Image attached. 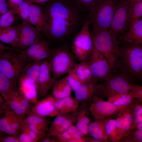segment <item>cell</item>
<instances>
[{
    "label": "cell",
    "mask_w": 142,
    "mask_h": 142,
    "mask_svg": "<svg viewBox=\"0 0 142 142\" xmlns=\"http://www.w3.org/2000/svg\"><path fill=\"white\" fill-rule=\"evenodd\" d=\"M55 101L53 96L48 95L32 106L28 114L52 117L55 109Z\"/></svg>",
    "instance_id": "obj_16"
},
{
    "label": "cell",
    "mask_w": 142,
    "mask_h": 142,
    "mask_svg": "<svg viewBox=\"0 0 142 142\" xmlns=\"http://www.w3.org/2000/svg\"><path fill=\"white\" fill-rule=\"evenodd\" d=\"M103 119L106 133L109 140L113 142L119 141L115 120L111 118Z\"/></svg>",
    "instance_id": "obj_31"
},
{
    "label": "cell",
    "mask_w": 142,
    "mask_h": 142,
    "mask_svg": "<svg viewBox=\"0 0 142 142\" xmlns=\"http://www.w3.org/2000/svg\"><path fill=\"white\" fill-rule=\"evenodd\" d=\"M79 130L76 126L72 125L66 131L71 135Z\"/></svg>",
    "instance_id": "obj_55"
},
{
    "label": "cell",
    "mask_w": 142,
    "mask_h": 142,
    "mask_svg": "<svg viewBox=\"0 0 142 142\" xmlns=\"http://www.w3.org/2000/svg\"><path fill=\"white\" fill-rule=\"evenodd\" d=\"M19 27V24L0 30V42L8 44L13 48L17 37Z\"/></svg>",
    "instance_id": "obj_23"
},
{
    "label": "cell",
    "mask_w": 142,
    "mask_h": 142,
    "mask_svg": "<svg viewBox=\"0 0 142 142\" xmlns=\"http://www.w3.org/2000/svg\"><path fill=\"white\" fill-rule=\"evenodd\" d=\"M133 84L117 69L111 71L102 82L97 84L94 95L103 99L117 93L129 92Z\"/></svg>",
    "instance_id": "obj_5"
},
{
    "label": "cell",
    "mask_w": 142,
    "mask_h": 142,
    "mask_svg": "<svg viewBox=\"0 0 142 142\" xmlns=\"http://www.w3.org/2000/svg\"><path fill=\"white\" fill-rule=\"evenodd\" d=\"M56 116L53 121L49 130V133L51 135H53L67 118L63 115H58Z\"/></svg>",
    "instance_id": "obj_38"
},
{
    "label": "cell",
    "mask_w": 142,
    "mask_h": 142,
    "mask_svg": "<svg viewBox=\"0 0 142 142\" xmlns=\"http://www.w3.org/2000/svg\"><path fill=\"white\" fill-rule=\"evenodd\" d=\"M6 0H0V16L9 10V6Z\"/></svg>",
    "instance_id": "obj_48"
},
{
    "label": "cell",
    "mask_w": 142,
    "mask_h": 142,
    "mask_svg": "<svg viewBox=\"0 0 142 142\" xmlns=\"http://www.w3.org/2000/svg\"><path fill=\"white\" fill-rule=\"evenodd\" d=\"M25 64L21 60L19 54L5 53L4 57L0 59V73L16 84Z\"/></svg>",
    "instance_id": "obj_8"
},
{
    "label": "cell",
    "mask_w": 142,
    "mask_h": 142,
    "mask_svg": "<svg viewBox=\"0 0 142 142\" xmlns=\"http://www.w3.org/2000/svg\"><path fill=\"white\" fill-rule=\"evenodd\" d=\"M81 109L78 113L76 126L84 135H87L89 133L90 119L87 116V110L84 109Z\"/></svg>",
    "instance_id": "obj_30"
},
{
    "label": "cell",
    "mask_w": 142,
    "mask_h": 142,
    "mask_svg": "<svg viewBox=\"0 0 142 142\" xmlns=\"http://www.w3.org/2000/svg\"><path fill=\"white\" fill-rule=\"evenodd\" d=\"M89 133L92 137L101 142H106L109 139L106 133L103 119L94 120L88 125Z\"/></svg>",
    "instance_id": "obj_21"
},
{
    "label": "cell",
    "mask_w": 142,
    "mask_h": 142,
    "mask_svg": "<svg viewBox=\"0 0 142 142\" xmlns=\"http://www.w3.org/2000/svg\"><path fill=\"white\" fill-rule=\"evenodd\" d=\"M136 100L129 104L134 116H142V105Z\"/></svg>",
    "instance_id": "obj_43"
},
{
    "label": "cell",
    "mask_w": 142,
    "mask_h": 142,
    "mask_svg": "<svg viewBox=\"0 0 142 142\" xmlns=\"http://www.w3.org/2000/svg\"><path fill=\"white\" fill-rule=\"evenodd\" d=\"M16 14L14 11L9 9L0 16V30L13 26L16 19Z\"/></svg>",
    "instance_id": "obj_34"
},
{
    "label": "cell",
    "mask_w": 142,
    "mask_h": 142,
    "mask_svg": "<svg viewBox=\"0 0 142 142\" xmlns=\"http://www.w3.org/2000/svg\"><path fill=\"white\" fill-rule=\"evenodd\" d=\"M9 93L29 113L32 107L31 103L21 94L19 91L14 88Z\"/></svg>",
    "instance_id": "obj_36"
},
{
    "label": "cell",
    "mask_w": 142,
    "mask_h": 142,
    "mask_svg": "<svg viewBox=\"0 0 142 142\" xmlns=\"http://www.w3.org/2000/svg\"><path fill=\"white\" fill-rule=\"evenodd\" d=\"M53 49L52 54L47 60L53 77L57 79L74 69L77 63L76 59L68 45L62 46Z\"/></svg>",
    "instance_id": "obj_6"
},
{
    "label": "cell",
    "mask_w": 142,
    "mask_h": 142,
    "mask_svg": "<svg viewBox=\"0 0 142 142\" xmlns=\"http://www.w3.org/2000/svg\"><path fill=\"white\" fill-rule=\"evenodd\" d=\"M23 0H13L10 2H8L9 9H11L17 6Z\"/></svg>",
    "instance_id": "obj_52"
},
{
    "label": "cell",
    "mask_w": 142,
    "mask_h": 142,
    "mask_svg": "<svg viewBox=\"0 0 142 142\" xmlns=\"http://www.w3.org/2000/svg\"><path fill=\"white\" fill-rule=\"evenodd\" d=\"M119 0H96L89 14L92 31L108 30L111 24Z\"/></svg>",
    "instance_id": "obj_4"
},
{
    "label": "cell",
    "mask_w": 142,
    "mask_h": 142,
    "mask_svg": "<svg viewBox=\"0 0 142 142\" xmlns=\"http://www.w3.org/2000/svg\"><path fill=\"white\" fill-rule=\"evenodd\" d=\"M27 125L36 135L38 141H40L47 134L46 133L47 131L37 126L32 125Z\"/></svg>",
    "instance_id": "obj_42"
},
{
    "label": "cell",
    "mask_w": 142,
    "mask_h": 142,
    "mask_svg": "<svg viewBox=\"0 0 142 142\" xmlns=\"http://www.w3.org/2000/svg\"><path fill=\"white\" fill-rule=\"evenodd\" d=\"M51 135L49 133L46 134L40 141L42 142H55L54 140L52 139L50 137Z\"/></svg>",
    "instance_id": "obj_54"
},
{
    "label": "cell",
    "mask_w": 142,
    "mask_h": 142,
    "mask_svg": "<svg viewBox=\"0 0 142 142\" xmlns=\"http://www.w3.org/2000/svg\"><path fill=\"white\" fill-rule=\"evenodd\" d=\"M7 0V1L8 2H10L12 1L13 0Z\"/></svg>",
    "instance_id": "obj_63"
},
{
    "label": "cell",
    "mask_w": 142,
    "mask_h": 142,
    "mask_svg": "<svg viewBox=\"0 0 142 142\" xmlns=\"http://www.w3.org/2000/svg\"><path fill=\"white\" fill-rule=\"evenodd\" d=\"M0 142H20L18 136L10 135L3 136L0 138Z\"/></svg>",
    "instance_id": "obj_47"
},
{
    "label": "cell",
    "mask_w": 142,
    "mask_h": 142,
    "mask_svg": "<svg viewBox=\"0 0 142 142\" xmlns=\"http://www.w3.org/2000/svg\"><path fill=\"white\" fill-rule=\"evenodd\" d=\"M73 0L86 12L89 13L92 7L96 0Z\"/></svg>",
    "instance_id": "obj_39"
},
{
    "label": "cell",
    "mask_w": 142,
    "mask_h": 142,
    "mask_svg": "<svg viewBox=\"0 0 142 142\" xmlns=\"http://www.w3.org/2000/svg\"><path fill=\"white\" fill-rule=\"evenodd\" d=\"M128 0H119L111 25L108 31L117 37L127 28L129 14Z\"/></svg>",
    "instance_id": "obj_10"
},
{
    "label": "cell",
    "mask_w": 142,
    "mask_h": 142,
    "mask_svg": "<svg viewBox=\"0 0 142 142\" xmlns=\"http://www.w3.org/2000/svg\"><path fill=\"white\" fill-rule=\"evenodd\" d=\"M4 112L9 123L8 134L10 135L18 137L21 130L24 118L20 117L8 109L4 110Z\"/></svg>",
    "instance_id": "obj_19"
},
{
    "label": "cell",
    "mask_w": 142,
    "mask_h": 142,
    "mask_svg": "<svg viewBox=\"0 0 142 142\" xmlns=\"http://www.w3.org/2000/svg\"><path fill=\"white\" fill-rule=\"evenodd\" d=\"M20 90L22 95L31 103L37 102V92L36 86L32 84L24 82L20 83Z\"/></svg>",
    "instance_id": "obj_27"
},
{
    "label": "cell",
    "mask_w": 142,
    "mask_h": 142,
    "mask_svg": "<svg viewBox=\"0 0 142 142\" xmlns=\"http://www.w3.org/2000/svg\"><path fill=\"white\" fill-rule=\"evenodd\" d=\"M5 53L4 52H0V59L2 58L4 55Z\"/></svg>",
    "instance_id": "obj_61"
},
{
    "label": "cell",
    "mask_w": 142,
    "mask_h": 142,
    "mask_svg": "<svg viewBox=\"0 0 142 142\" xmlns=\"http://www.w3.org/2000/svg\"><path fill=\"white\" fill-rule=\"evenodd\" d=\"M49 63L47 60H42L40 64L38 79V95L40 97L45 96L52 88L57 79L51 76Z\"/></svg>",
    "instance_id": "obj_13"
},
{
    "label": "cell",
    "mask_w": 142,
    "mask_h": 142,
    "mask_svg": "<svg viewBox=\"0 0 142 142\" xmlns=\"http://www.w3.org/2000/svg\"><path fill=\"white\" fill-rule=\"evenodd\" d=\"M52 0H31L32 3H35L39 4L44 5L48 3Z\"/></svg>",
    "instance_id": "obj_56"
},
{
    "label": "cell",
    "mask_w": 142,
    "mask_h": 142,
    "mask_svg": "<svg viewBox=\"0 0 142 142\" xmlns=\"http://www.w3.org/2000/svg\"><path fill=\"white\" fill-rule=\"evenodd\" d=\"M129 9L132 8L134 5L136 3L142 1V0H128Z\"/></svg>",
    "instance_id": "obj_57"
},
{
    "label": "cell",
    "mask_w": 142,
    "mask_h": 142,
    "mask_svg": "<svg viewBox=\"0 0 142 142\" xmlns=\"http://www.w3.org/2000/svg\"><path fill=\"white\" fill-rule=\"evenodd\" d=\"M85 60L89 65L93 77L99 80H103L110 74L111 71L108 62L94 47Z\"/></svg>",
    "instance_id": "obj_12"
},
{
    "label": "cell",
    "mask_w": 142,
    "mask_h": 142,
    "mask_svg": "<svg viewBox=\"0 0 142 142\" xmlns=\"http://www.w3.org/2000/svg\"><path fill=\"white\" fill-rule=\"evenodd\" d=\"M73 70L82 83L89 82L95 78L89 65L85 60L77 63Z\"/></svg>",
    "instance_id": "obj_24"
},
{
    "label": "cell",
    "mask_w": 142,
    "mask_h": 142,
    "mask_svg": "<svg viewBox=\"0 0 142 142\" xmlns=\"http://www.w3.org/2000/svg\"><path fill=\"white\" fill-rule=\"evenodd\" d=\"M136 100L130 92L118 93L108 97V101L118 106H127Z\"/></svg>",
    "instance_id": "obj_26"
},
{
    "label": "cell",
    "mask_w": 142,
    "mask_h": 142,
    "mask_svg": "<svg viewBox=\"0 0 142 142\" xmlns=\"http://www.w3.org/2000/svg\"><path fill=\"white\" fill-rule=\"evenodd\" d=\"M121 111L118 114V117L115 120L119 141L121 140V139L122 128L123 119Z\"/></svg>",
    "instance_id": "obj_45"
},
{
    "label": "cell",
    "mask_w": 142,
    "mask_h": 142,
    "mask_svg": "<svg viewBox=\"0 0 142 142\" xmlns=\"http://www.w3.org/2000/svg\"><path fill=\"white\" fill-rule=\"evenodd\" d=\"M142 122V116H134L131 125V130L134 129L139 123Z\"/></svg>",
    "instance_id": "obj_50"
},
{
    "label": "cell",
    "mask_w": 142,
    "mask_h": 142,
    "mask_svg": "<svg viewBox=\"0 0 142 142\" xmlns=\"http://www.w3.org/2000/svg\"><path fill=\"white\" fill-rule=\"evenodd\" d=\"M21 130L26 134L33 142H36L38 141V138L36 135L27 124L23 123Z\"/></svg>",
    "instance_id": "obj_44"
},
{
    "label": "cell",
    "mask_w": 142,
    "mask_h": 142,
    "mask_svg": "<svg viewBox=\"0 0 142 142\" xmlns=\"http://www.w3.org/2000/svg\"><path fill=\"white\" fill-rule=\"evenodd\" d=\"M3 133L0 131V138L3 136Z\"/></svg>",
    "instance_id": "obj_62"
},
{
    "label": "cell",
    "mask_w": 142,
    "mask_h": 142,
    "mask_svg": "<svg viewBox=\"0 0 142 142\" xmlns=\"http://www.w3.org/2000/svg\"><path fill=\"white\" fill-rule=\"evenodd\" d=\"M133 137V141L139 142L140 140L142 139V130H137L134 133Z\"/></svg>",
    "instance_id": "obj_51"
},
{
    "label": "cell",
    "mask_w": 142,
    "mask_h": 142,
    "mask_svg": "<svg viewBox=\"0 0 142 142\" xmlns=\"http://www.w3.org/2000/svg\"><path fill=\"white\" fill-rule=\"evenodd\" d=\"M32 3L31 0H24L17 6L10 9L14 11L16 15L22 20L23 22L29 23V8Z\"/></svg>",
    "instance_id": "obj_28"
},
{
    "label": "cell",
    "mask_w": 142,
    "mask_h": 142,
    "mask_svg": "<svg viewBox=\"0 0 142 142\" xmlns=\"http://www.w3.org/2000/svg\"><path fill=\"white\" fill-rule=\"evenodd\" d=\"M142 16V1L136 3L129 9L127 27L129 28L139 21Z\"/></svg>",
    "instance_id": "obj_32"
},
{
    "label": "cell",
    "mask_w": 142,
    "mask_h": 142,
    "mask_svg": "<svg viewBox=\"0 0 142 142\" xmlns=\"http://www.w3.org/2000/svg\"><path fill=\"white\" fill-rule=\"evenodd\" d=\"M0 94H1L0 93ZM3 97L0 95V107L2 106L4 102V100L2 98Z\"/></svg>",
    "instance_id": "obj_60"
},
{
    "label": "cell",
    "mask_w": 142,
    "mask_h": 142,
    "mask_svg": "<svg viewBox=\"0 0 142 142\" xmlns=\"http://www.w3.org/2000/svg\"><path fill=\"white\" fill-rule=\"evenodd\" d=\"M47 22L45 35L53 49L70 46L72 40L89 16L73 0H52L44 10Z\"/></svg>",
    "instance_id": "obj_1"
},
{
    "label": "cell",
    "mask_w": 142,
    "mask_h": 142,
    "mask_svg": "<svg viewBox=\"0 0 142 142\" xmlns=\"http://www.w3.org/2000/svg\"><path fill=\"white\" fill-rule=\"evenodd\" d=\"M90 25V22L88 18L74 37L70 46L71 50L76 59L81 62L87 59L93 48L89 30Z\"/></svg>",
    "instance_id": "obj_7"
},
{
    "label": "cell",
    "mask_w": 142,
    "mask_h": 142,
    "mask_svg": "<svg viewBox=\"0 0 142 142\" xmlns=\"http://www.w3.org/2000/svg\"><path fill=\"white\" fill-rule=\"evenodd\" d=\"M42 61H32L26 63L19 82H25L33 84L36 86L37 89L40 65Z\"/></svg>",
    "instance_id": "obj_15"
},
{
    "label": "cell",
    "mask_w": 142,
    "mask_h": 142,
    "mask_svg": "<svg viewBox=\"0 0 142 142\" xmlns=\"http://www.w3.org/2000/svg\"><path fill=\"white\" fill-rule=\"evenodd\" d=\"M98 81L94 78L89 82L82 83L74 91V98L79 103H84L92 99Z\"/></svg>",
    "instance_id": "obj_17"
},
{
    "label": "cell",
    "mask_w": 142,
    "mask_h": 142,
    "mask_svg": "<svg viewBox=\"0 0 142 142\" xmlns=\"http://www.w3.org/2000/svg\"><path fill=\"white\" fill-rule=\"evenodd\" d=\"M4 102L0 107V111L8 109L20 117L24 118L25 115L29 112L20 104L8 93L2 95Z\"/></svg>",
    "instance_id": "obj_18"
},
{
    "label": "cell",
    "mask_w": 142,
    "mask_h": 142,
    "mask_svg": "<svg viewBox=\"0 0 142 142\" xmlns=\"http://www.w3.org/2000/svg\"><path fill=\"white\" fill-rule=\"evenodd\" d=\"M120 48L117 69L133 84L142 79V45L137 42L122 43Z\"/></svg>",
    "instance_id": "obj_2"
},
{
    "label": "cell",
    "mask_w": 142,
    "mask_h": 142,
    "mask_svg": "<svg viewBox=\"0 0 142 142\" xmlns=\"http://www.w3.org/2000/svg\"><path fill=\"white\" fill-rule=\"evenodd\" d=\"M121 112L123 119L121 140L128 136L130 134L134 116L129 105L122 110Z\"/></svg>",
    "instance_id": "obj_25"
},
{
    "label": "cell",
    "mask_w": 142,
    "mask_h": 142,
    "mask_svg": "<svg viewBox=\"0 0 142 142\" xmlns=\"http://www.w3.org/2000/svg\"><path fill=\"white\" fill-rule=\"evenodd\" d=\"M23 123L35 125L47 131L48 130V122L46 116L35 114H28L23 119Z\"/></svg>",
    "instance_id": "obj_29"
},
{
    "label": "cell",
    "mask_w": 142,
    "mask_h": 142,
    "mask_svg": "<svg viewBox=\"0 0 142 142\" xmlns=\"http://www.w3.org/2000/svg\"><path fill=\"white\" fill-rule=\"evenodd\" d=\"M130 92L133 98L139 101L142 99V87L136 84H133Z\"/></svg>",
    "instance_id": "obj_40"
},
{
    "label": "cell",
    "mask_w": 142,
    "mask_h": 142,
    "mask_svg": "<svg viewBox=\"0 0 142 142\" xmlns=\"http://www.w3.org/2000/svg\"><path fill=\"white\" fill-rule=\"evenodd\" d=\"M57 137L59 141L62 142H71L74 139L67 131L59 134L55 136Z\"/></svg>",
    "instance_id": "obj_46"
},
{
    "label": "cell",
    "mask_w": 142,
    "mask_h": 142,
    "mask_svg": "<svg viewBox=\"0 0 142 142\" xmlns=\"http://www.w3.org/2000/svg\"><path fill=\"white\" fill-rule=\"evenodd\" d=\"M63 100L60 115L71 112H74L79 108V103L70 96L63 98Z\"/></svg>",
    "instance_id": "obj_33"
},
{
    "label": "cell",
    "mask_w": 142,
    "mask_h": 142,
    "mask_svg": "<svg viewBox=\"0 0 142 142\" xmlns=\"http://www.w3.org/2000/svg\"><path fill=\"white\" fill-rule=\"evenodd\" d=\"M8 50L17 51L15 49L12 47L11 48L6 46L2 43L0 42V52H4V50Z\"/></svg>",
    "instance_id": "obj_53"
},
{
    "label": "cell",
    "mask_w": 142,
    "mask_h": 142,
    "mask_svg": "<svg viewBox=\"0 0 142 142\" xmlns=\"http://www.w3.org/2000/svg\"><path fill=\"white\" fill-rule=\"evenodd\" d=\"M18 138L20 142H33L28 136L21 130L19 135Z\"/></svg>",
    "instance_id": "obj_49"
},
{
    "label": "cell",
    "mask_w": 142,
    "mask_h": 142,
    "mask_svg": "<svg viewBox=\"0 0 142 142\" xmlns=\"http://www.w3.org/2000/svg\"><path fill=\"white\" fill-rule=\"evenodd\" d=\"M88 110L94 120L103 119L109 116L118 114L127 106H115L110 102L99 98L94 95Z\"/></svg>",
    "instance_id": "obj_11"
},
{
    "label": "cell",
    "mask_w": 142,
    "mask_h": 142,
    "mask_svg": "<svg viewBox=\"0 0 142 142\" xmlns=\"http://www.w3.org/2000/svg\"><path fill=\"white\" fill-rule=\"evenodd\" d=\"M92 31L93 47L106 59L111 72L117 69L120 50L117 37L108 30Z\"/></svg>",
    "instance_id": "obj_3"
},
{
    "label": "cell",
    "mask_w": 142,
    "mask_h": 142,
    "mask_svg": "<svg viewBox=\"0 0 142 142\" xmlns=\"http://www.w3.org/2000/svg\"><path fill=\"white\" fill-rule=\"evenodd\" d=\"M68 83L72 90L75 91L82 84L73 69L66 75Z\"/></svg>",
    "instance_id": "obj_37"
},
{
    "label": "cell",
    "mask_w": 142,
    "mask_h": 142,
    "mask_svg": "<svg viewBox=\"0 0 142 142\" xmlns=\"http://www.w3.org/2000/svg\"><path fill=\"white\" fill-rule=\"evenodd\" d=\"M136 128H137V130H142V122L138 123L136 125Z\"/></svg>",
    "instance_id": "obj_59"
},
{
    "label": "cell",
    "mask_w": 142,
    "mask_h": 142,
    "mask_svg": "<svg viewBox=\"0 0 142 142\" xmlns=\"http://www.w3.org/2000/svg\"><path fill=\"white\" fill-rule=\"evenodd\" d=\"M73 123L72 120L67 118L61 126L56 131L53 135L55 136L58 134L66 131L73 125Z\"/></svg>",
    "instance_id": "obj_41"
},
{
    "label": "cell",
    "mask_w": 142,
    "mask_h": 142,
    "mask_svg": "<svg viewBox=\"0 0 142 142\" xmlns=\"http://www.w3.org/2000/svg\"><path fill=\"white\" fill-rule=\"evenodd\" d=\"M122 43L135 42L142 43V20L140 19L129 28L128 32L120 38Z\"/></svg>",
    "instance_id": "obj_20"
},
{
    "label": "cell",
    "mask_w": 142,
    "mask_h": 142,
    "mask_svg": "<svg viewBox=\"0 0 142 142\" xmlns=\"http://www.w3.org/2000/svg\"><path fill=\"white\" fill-rule=\"evenodd\" d=\"M29 23L37 29L41 34L45 35L47 33V17L44 10L40 6L32 3L29 7Z\"/></svg>",
    "instance_id": "obj_14"
},
{
    "label": "cell",
    "mask_w": 142,
    "mask_h": 142,
    "mask_svg": "<svg viewBox=\"0 0 142 142\" xmlns=\"http://www.w3.org/2000/svg\"><path fill=\"white\" fill-rule=\"evenodd\" d=\"M85 139L86 141L89 142H101L100 141L96 139L93 138H85Z\"/></svg>",
    "instance_id": "obj_58"
},
{
    "label": "cell",
    "mask_w": 142,
    "mask_h": 142,
    "mask_svg": "<svg viewBox=\"0 0 142 142\" xmlns=\"http://www.w3.org/2000/svg\"><path fill=\"white\" fill-rule=\"evenodd\" d=\"M41 35L30 23L22 22L19 24L17 37L13 48L20 52L41 38Z\"/></svg>",
    "instance_id": "obj_9"
},
{
    "label": "cell",
    "mask_w": 142,
    "mask_h": 142,
    "mask_svg": "<svg viewBox=\"0 0 142 142\" xmlns=\"http://www.w3.org/2000/svg\"><path fill=\"white\" fill-rule=\"evenodd\" d=\"M52 87L53 96L55 99L70 96L71 94L72 90L68 83L66 76L57 79Z\"/></svg>",
    "instance_id": "obj_22"
},
{
    "label": "cell",
    "mask_w": 142,
    "mask_h": 142,
    "mask_svg": "<svg viewBox=\"0 0 142 142\" xmlns=\"http://www.w3.org/2000/svg\"><path fill=\"white\" fill-rule=\"evenodd\" d=\"M16 84L0 73V93L1 95L15 88Z\"/></svg>",
    "instance_id": "obj_35"
}]
</instances>
